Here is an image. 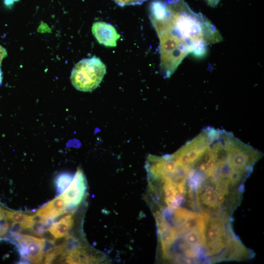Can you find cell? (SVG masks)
Wrapping results in <instances>:
<instances>
[{"mask_svg":"<svg viewBox=\"0 0 264 264\" xmlns=\"http://www.w3.org/2000/svg\"><path fill=\"white\" fill-rule=\"evenodd\" d=\"M73 176L68 173H63L57 176L55 183L58 193L61 194L66 190L71 183Z\"/></svg>","mask_w":264,"mask_h":264,"instance_id":"obj_10","label":"cell"},{"mask_svg":"<svg viewBox=\"0 0 264 264\" xmlns=\"http://www.w3.org/2000/svg\"><path fill=\"white\" fill-rule=\"evenodd\" d=\"M4 212L6 220H9L14 224H18L23 229L31 228L35 225V216L4 209Z\"/></svg>","mask_w":264,"mask_h":264,"instance_id":"obj_8","label":"cell"},{"mask_svg":"<svg viewBox=\"0 0 264 264\" xmlns=\"http://www.w3.org/2000/svg\"><path fill=\"white\" fill-rule=\"evenodd\" d=\"M15 236L22 256L32 263H40L43 257L45 240L26 235Z\"/></svg>","mask_w":264,"mask_h":264,"instance_id":"obj_3","label":"cell"},{"mask_svg":"<svg viewBox=\"0 0 264 264\" xmlns=\"http://www.w3.org/2000/svg\"><path fill=\"white\" fill-rule=\"evenodd\" d=\"M149 18L159 39L160 73L170 77L189 54L203 57L209 45L222 40L204 15L193 11L185 0H154Z\"/></svg>","mask_w":264,"mask_h":264,"instance_id":"obj_1","label":"cell"},{"mask_svg":"<svg viewBox=\"0 0 264 264\" xmlns=\"http://www.w3.org/2000/svg\"><path fill=\"white\" fill-rule=\"evenodd\" d=\"M207 4L211 7H215L218 5L221 0H205Z\"/></svg>","mask_w":264,"mask_h":264,"instance_id":"obj_12","label":"cell"},{"mask_svg":"<svg viewBox=\"0 0 264 264\" xmlns=\"http://www.w3.org/2000/svg\"><path fill=\"white\" fill-rule=\"evenodd\" d=\"M73 223L72 214H68L58 221L52 223L48 230L54 238H61L68 234L72 226Z\"/></svg>","mask_w":264,"mask_h":264,"instance_id":"obj_7","label":"cell"},{"mask_svg":"<svg viewBox=\"0 0 264 264\" xmlns=\"http://www.w3.org/2000/svg\"><path fill=\"white\" fill-rule=\"evenodd\" d=\"M67 207L60 195L39 209L36 216L44 220H52L66 213Z\"/></svg>","mask_w":264,"mask_h":264,"instance_id":"obj_6","label":"cell"},{"mask_svg":"<svg viewBox=\"0 0 264 264\" xmlns=\"http://www.w3.org/2000/svg\"><path fill=\"white\" fill-rule=\"evenodd\" d=\"M106 72L105 65L93 56L84 59L73 67L70 81L75 88L82 91H91L100 84Z\"/></svg>","mask_w":264,"mask_h":264,"instance_id":"obj_2","label":"cell"},{"mask_svg":"<svg viewBox=\"0 0 264 264\" xmlns=\"http://www.w3.org/2000/svg\"><path fill=\"white\" fill-rule=\"evenodd\" d=\"M92 33L99 44L108 47L116 46L117 41L120 38L113 25L103 22L93 23Z\"/></svg>","mask_w":264,"mask_h":264,"instance_id":"obj_5","label":"cell"},{"mask_svg":"<svg viewBox=\"0 0 264 264\" xmlns=\"http://www.w3.org/2000/svg\"><path fill=\"white\" fill-rule=\"evenodd\" d=\"M146 0H114L115 2L119 6L141 4Z\"/></svg>","mask_w":264,"mask_h":264,"instance_id":"obj_11","label":"cell"},{"mask_svg":"<svg viewBox=\"0 0 264 264\" xmlns=\"http://www.w3.org/2000/svg\"><path fill=\"white\" fill-rule=\"evenodd\" d=\"M86 189V181L82 171L79 169L66 190L61 194L68 207L78 206L82 201Z\"/></svg>","mask_w":264,"mask_h":264,"instance_id":"obj_4","label":"cell"},{"mask_svg":"<svg viewBox=\"0 0 264 264\" xmlns=\"http://www.w3.org/2000/svg\"><path fill=\"white\" fill-rule=\"evenodd\" d=\"M65 261L68 264H88L96 261L89 255L82 246H77L73 247L66 255Z\"/></svg>","mask_w":264,"mask_h":264,"instance_id":"obj_9","label":"cell"}]
</instances>
